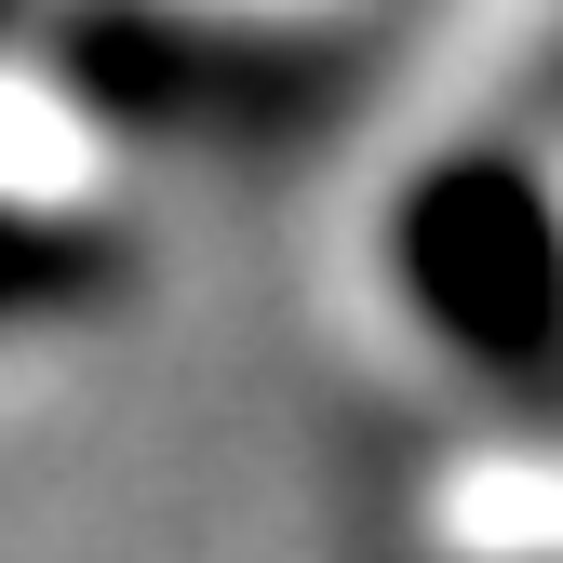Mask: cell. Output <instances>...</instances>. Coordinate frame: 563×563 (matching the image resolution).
Instances as JSON below:
<instances>
[{"label": "cell", "mask_w": 563, "mask_h": 563, "mask_svg": "<svg viewBox=\"0 0 563 563\" xmlns=\"http://www.w3.org/2000/svg\"><path fill=\"white\" fill-rule=\"evenodd\" d=\"M402 282L470 363H550V335H563V242L510 175H443L416 201Z\"/></svg>", "instance_id": "6da1fadb"}, {"label": "cell", "mask_w": 563, "mask_h": 563, "mask_svg": "<svg viewBox=\"0 0 563 563\" xmlns=\"http://www.w3.org/2000/svg\"><path fill=\"white\" fill-rule=\"evenodd\" d=\"M95 282H108L95 229H54V216H27V201H0V322H41L67 296H95Z\"/></svg>", "instance_id": "7a4b0ae2"}]
</instances>
